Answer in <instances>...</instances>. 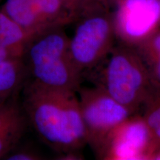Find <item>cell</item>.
Returning <instances> with one entry per match:
<instances>
[{
	"mask_svg": "<svg viewBox=\"0 0 160 160\" xmlns=\"http://www.w3.org/2000/svg\"><path fill=\"white\" fill-rule=\"evenodd\" d=\"M20 96L29 125L57 155L79 153L88 145L77 92L48 87L28 78Z\"/></svg>",
	"mask_w": 160,
	"mask_h": 160,
	"instance_id": "cell-1",
	"label": "cell"
},
{
	"mask_svg": "<svg viewBox=\"0 0 160 160\" xmlns=\"http://www.w3.org/2000/svg\"><path fill=\"white\" fill-rule=\"evenodd\" d=\"M63 28H52L38 35L28 45L22 59L30 79L48 87L77 93L83 74L72 61L70 37Z\"/></svg>",
	"mask_w": 160,
	"mask_h": 160,
	"instance_id": "cell-2",
	"label": "cell"
},
{
	"mask_svg": "<svg viewBox=\"0 0 160 160\" xmlns=\"http://www.w3.org/2000/svg\"><path fill=\"white\" fill-rule=\"evenodd\" d=\"M102 62L105 65L97 85L134 114L153 91L148 71L137 49L119 43Z\"/></svg>",
	"mask_w": 160,
	"mask_h": 160,
	"instance_id": "cell-3",
	"label": "cell"
},
{
	"mask_svg": "<svg viewBox=\"0 0 160 160\" xmlns=\"http://www.w3.org/2000/svg\"><path fill=\"white\" fill-rule=\"evenodd\" d=\"M111 9L96 4L76 20L69 51L72 61L82 74L99 66L114 47L117 37Z\"/></svg>",
	"mask_w": 160,
	"mask_h": 160,
	"instance_id": "cell-4",
	"label": "cell"
},
{
	"mask_svg": "<svg viewBox=\"0 0 160 160\" xmlns=\"http://www.w3.org/2000/svg\"><path fill=\"white\" fill-rule=\"evenodd\" d=\"M77 94L87 132L88 145L97 157L112 131L132 113L98 85L82 87Z\"/></svg>",
	"mask_w": 160,
	"mask_h": 160,
	"instance_id": "cell-5",
	"label": "cell"
},
{
	"mask_svg": "<svg viewBox=\"0 0 160 160\" xmlns=\"http://www.w3.org/2000/svg\"><path fill=\"white\" fill-rule=\"evenodd\" d=\"M113 8L119 43L136 48L160 28L159 0H118Z\"/></svg>",
	"mask_w": 160,
	"mask_h": 160,
	"instance_id": "cell-6",
	"label": "cell"
},
{
	"mask_svg": "<svg viewBox=\"0 0 160 160\" xmlns=\"http://www.w3.org/2000/svg\"><path fill=\"white\" fill-rule=\"evenodd\" d=\"M157 150L142 116L132 114L112 131L97 157L105 160L153 159Z\"/></svg>",
	"mask_w": 160,
	"mask_h": 160,
	"instance_id": "cell-7",
	"label": "cell"
},
{
	"mask_svg": "<svg viewBox=\"0 0 160 160\" xmlns=\"http://www.w3.org/2000/svg\"><path fill=\"white\" fill-rule=\"evenodd\" d=\"M19 97L0 105V159L17 147L29 125Z\"/></svg>",
	"mask_w": 160,
	"mask_h": 160,
	"instance_id": "cell-8",
	"label": "cell"
},
{
	"mask_svg": "<svg viewBox=\"0 0 160 160\" xmlns=\"http://www.w3.org/2000/svg\"><path fill=\"white\" fill-rule=\"evenodd\" d=\"M28 78L22 58L0 61V105L19 97Z\"/></svg>",
	"mask_w": 160,
	"mask_h": 160,
	"instance_id": "cell-9",
	"label": "cell"
},
{
	"mask_svg": "<svg viewBox=\"0 0 160 160\" xmlns=\"http://www.w3.org/2000/svg\"><path fill=\"white\" fill-rule=\"evenodd\" d=\"M41 33L25 28L0 9V44L19 57L22 58L28 45Z\"/></svg>",
	"mask_w": 160,
	"mask_h": 160,
	"instance_id": "cell-10",
	"label": "cell"
},
{
	"mask_svg": "<svg viewBox=\"0 0 160 160\" xmlns=\"http://www.w3.org/2000/svg\"><path fill=\"white\" fill-rule=\"evenodd\" d=\"M1 9L19 25L38 33L56 27L43 19L32 0H6Z\"/></svg>",
	"mask_w": 160,
	"mask_h": 160,
	"instance_id": "cell-11",
	"label": "cell"
},
{
	"mask_svg": "<svg viewBox=\"0 0 160 160\" xmlns=\"http://www.w3.org/2000/svg\"><path fill=\"white\" fill-rule=\"evenodd\" d=\"M136 49L147 68L153 90L160 88V28Z\"/></svg>",
	"mask_w": 160,
	"mask_h": 160,
	"instance_id": "cell-12",
	"label": "cell"
},
{
	"mask_svg": "<svg viewBox=\"0 0 160 160\" xmlns=\"http://www.w3.org/2000/svg\"><path fill=\"white\" fill-rule=\"evenodd\" d=\"M40 15L53 26H62L75 22V17L65 5L63 0H32Z\"/></svg>",
	"mask_w": 160,
	"mask_h": 160,
	"instance_id": "cell-13",
	"label": "cell"
},
{
	"mask_svg": "<svg viewBox=\"0 0 160 160\" xmlns=\"http://www.w3.org/2000/svg\"><path fill=\"white\" fill-rule=\"evenodd\" d=\"M142 108V116L148 126L158 150L160 146V88L153 90Z\"/></svg>",
	"mask_w": 160,
	"mask_h": 160,
	"instance_id": "cell-14",
	"label": "cell"
},
{
	"mask_svg": "<svg viewBox=\"0 0 160 160\" xmlns=\"http://www.w3.org/2000/svg\"><path fill=\"white\" fill-rule=\"evenodd\" d=\"M46 158L31 147H16L4 157L6 160H42Z\"/></svg>",
	"mask_w": 160,
	"mask_h": 160,
	"instance_id": "cell-15",
	"label": "cell"
},
{
	"mask_svg": "<svg viewBox=\"0 0 160 160\" xmlns=\"http://www.w3.org/2000/svg\"><path fill=\"white\" fill-rule=\"evenodd\" d=\"M63 1L67 8L75 17L76 20L85 10L88 9L96 4L100 3L99 0H63Z\"/></svg>",
	"mask_w": 160,
	"mask_h": 160,
	"instance_id": "cell-16",
	"label": "cell"
},
{
	"mask_svg": "<svg viewBox=\"0 0 160 160\" xmlns=\"http://www.w3.org/2000/svg\"><path fill=\"white\" fill-rule=\"evenodd\" d=\"M17 58H22L16 54L14 52L11 51V50L6 48L3 45L0 44V61H5V60H9Z\"/></svg>",
	"mask_w": 160,
	"mask_h": 160,
	"instance_id": "cell-17",
	"label": "cell"
},
{
	"mask_svg": "<svg viewBox=\"0 0 160 160\" xmlns=\"http://www.w3.org/2000/svg\"><path fill=\"white\" fill-rule=\"evenodd\" d=\"M118 0H99L100 3H102L106 7L110 8H113V6L115 5V4L117 3Z\"/></svg>",
	"mask_w": 160,
	"mask_h": 160,
	"instance_id": "cell-18",
	"label": "cell"
},
{
	"mask_svg": "<svg viewBox=\"0 0 160 160\" xmlns=\"http://www.w3.org/2000/svg\"><path fill=\"white\" fill-rule=\"evenodd\" d=\"M153 159H155V160H160V146L159 147V148L156 152V153L153 156Z\"/></svg>",
	"mask_w": 160,
	"mask_h": 160,
	"instance_id": "cell-19",
	"label": "cell"
},
{
	"mask_svg": "<svg viewBox=\"0 0 160 160\" xmlns=\"http://www.w3.org/2000/svg\"><path fill=\"white\" fill-rule=\"evenodd\" d=\"M159 1H160V0H159Z\"/></svg>",
	"mask_w": 160,
	"mask_h": 160,
	"instance_id": "cell-20",
	"label": "cell"
}]
</instances>
